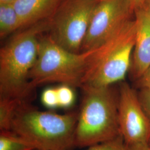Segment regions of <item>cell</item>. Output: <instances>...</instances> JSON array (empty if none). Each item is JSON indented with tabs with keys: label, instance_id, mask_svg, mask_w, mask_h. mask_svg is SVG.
Masks as SVG:
<instances>
[{
	"label": "cell",
	"instance_id": "obj_1",
	"mask_svg": "<svg viewBox=\"0 0 150 150\" xmlns=\"http://www.w3.org/2000/svg\"><path fill=\"white\" fill-rule=\"evenodd\" d=\"M50 19L26 27L0 50V98L28 102L34 90L29 74L38 57L39 38Z\"/></svg>",
	"mask_w": 150,
	"mask_h": 150
},
{
	"label": "cell",
	"instance_id": "obj_2",
	"mask_svg": "<svg viewBox=\"0 0 150 150\" xmlns=\"http://www.w3.org/2000/svg\"><path fill=\"white\" fill-rule=\"evenodd\" d=\"M78 113L43 111L20 102L11 117L9 130L26 140L36 150H70L75 146Z\"/></svg>",
	"mask_w": 150,
	"mask_h": 150
},
{
	"label": "cell",
	"instance_id": "obj_3",
	"mask_svg": "<svg viewBox=\"0 0 150 150\" xmlns=\"http://www.w3.org/2000/svg\"><path fill=\"white\" fill-rule=\"evenodd\" d=\"M136 31L134 17L92 50L81 87H107L124 80L131 66Z\"/></svg>",
	"mask_w": 150,
	"mask_h": 150
},
{
	"label": "cell",
	"instance_id": "obj_4",
	"mask_svg": "<svg viewBox=\"0 0 150 150\" xmlns=\"http://www.w3.org/2000/svg\"><path fill=\"white\" fill-rule=\"evenodd\" d=\"M81 88L83 96L75 131V146L89 147L121 134L118 97L111 86Z\"/></svg>",
	"mask_w": 150,
	"mask_h": 150
},
{
	"label": "cell",
	"instance_id": "obj_5",
	"mask_svg": "<svg viewBox=\"0 0 150 150\" xmlns=\"http://www.w3.org/2000/svg\"><path fill=\"white\" fill-rule=\"evenodd\" d=\"M92 50L80 53L70 52L51 37L39 38L37 59L29 74L32 86L58 82L72 87H81Z\"/></svg>",
	"mask_w": 150,
	"mask_h": 150
},
{
	"label": "cell",
	"instance_id": "obj_6",
	"mask_svg": "<svg viewBox=\"0 0 150 150\" xmlns=\"http://www.w3.org/2000/svg\"><path fill=\"white\" fill-rule=\"evenodd\" d=\"M98 0H64L50 21L48 35L70 52H81L94 7Z\"/></svg>",
	"mask_w": 150,
	"mask_h": 150
},
{
	"label": "cell",
	"instance_id": "obj_7",
	"mask_svg": "<svg viewBox=\"0 0 150 150\" xmlns=\"http://www.w3.org/2000/svg\"><path fill=\"white\" fill-rule=\"evenodd\" d=\"M134 13L129 0H98L92 13L81 52L97 47L132 19Z\"/></svg>",
	"mask_w": 150,
	"mask_h": 150
},
{
	"label": "cell",
	"instance_id": "obj_8",
	"mask_svg": "<svg viewBox=\"0 0 150 150\" xmlns=\"http://www.w3.org/2000/svg\"><path fill=\"white\" fill-rule=\"evenodd\" d=\"M118 121L120 134L129 147L149 143L150 121L137 92L126 82H122L119 88Z\"/></svg>",
	"mask_w": 150,
	"mask_h": 150
},
{
	"label": "cell",
	"instance_id": "obj_9",
	"mask_svg": "<svg viewBox=\"0 0 150 150\" xmlns=\"http://www.w3.org/2000/svg\"><path fill=\"white\" fill-rule=\"evenodd\" d=\"M136 38L129 71L139 80L150 65V13L144 7L134 11Z\"/></svg>",
	"mask_w": 150,
	"mask_h": 150
},
{
	"label": "cell",
	"instance_id": "obj_10",
	"mask_svg": "<svg viewBox=\"0 0 150 150\" xmlns=\"http://www.w3.org/2000/svg\"><path fill=\"white\" fill-rule=\"evenodd\" d=\"M64 0H15L12 4L23 27L51 19Z\"/></svg>",
	"mask_w": 150,
	"mask_h": 150
},
{
	"label": "cell",
	"instance_id": "obj_11",
	"mask_svg": "<svg viewBox=\"0 0 150 150\" xmlns=\"http://www.w3.org/2000/svg\"><path fill=\"white\" fill-rule=\"evenodd\" d=\"M23 27L22 21L12 3L0 4V37L1 38Z\"/></svg>",
	"mask_w": 150,
	"mask_h": 150
},
{
	"label": "cell",
	"instance_id": "obj_12",
	"mask_svg": "<svg viewBox=\"0 0 150 150\" xmlns=\"http://www.w3.org/2000/svg\"><path fill=\"white\" fill-rule=\"evenodd\" d=\"M0 150H36V148L11 131H1Z\"/></svg>",
	"mask_w": 150,
	"mask_h": 150
},
{
	"label": "cell",
	"instance_id": "obj_13",
	"mask_svg": "<svg viewBox=\"0 0 150 150\" xmlns=\"http://www.w3.org/2000/svg\"><path fill=\"white\" fill-rule=\"evenodd\" d=\"M21 102L16 100L0 98L1 131H8L12 113L17 105Z\"/></svg>",
	"mask_w": 150,
	"mask_h": 150
},
{
	"label": "cell",
	"instance_id": "obj_14",
	"mask_svg": "<svg viewBox=\"0 0 150 150\" xmlns=\"http://www.w3.org/2000/svg\"><path fill=\"white\" fill-rule=\"evenodd\" d=\"M87 150H129V146L120 134L113 139L89 146Z\"/></svg>",
	"mask_w": 150,
	"mask_h": 150
},
{
	"label": "cell",
	"instance_id": "obj_15",
	"mask_svg": "<svg viewBox=\"0 0 150 150\" xmlns=\"http://www.w3.org/2000/svg\"><path fill=\"white\" fill-rule=\"evenodd\" d=\"M58 97L59 107H69L75 101V94L72 87L62 85L56 88Z\"/></svg>",
	"mask_w": 150,
	"mask_h": 150
},
{
	"label": "cell",
	"instance_id": "obj_16",
	"mask_svg": "<svg viewBox=\"0 0 150 150\" xmlns=\"http://www.w3.org/2000/svg\"><path fill=\"white\" fill-rule=\"evenodd\" d=\"M41 100L43 105L48 108H53L59 107L56 88H49L46 89L42 92Z\"/></svg>",
	"mask_w": 150,
	"mask_h": 150
},
{
	"label": "cell",
	"instance_id": "obj_17",
	"mask_svg": "<svg viewBox=\"0 0 150 150\" xmlns=\"http://www.w3.org/2000/svg\"><path fill=\"white\" fill-rule=\"evenodd\" d=\"M139 102L150 122V87L140 86V90L137 92Z\"/></svg>",
	"mask_w": 150,
	"mask_h": 150
},
{
	"label": "cell",
	"instance_id": "obj_18",
	"mask_svg": "<svg viewBox=\"0 0 150 150\" xmlns=\"http://www.w3.org/2000/svg\"><path fill=\"white\" fill-rule=\"evenodd\" d=\"M138 81L140 86H148L150 87V65Z\"/></svg>",
	"mask_w": 150,
	"mask_h": 150
},
{
	"label": "cell",
	"instance_id": "obj_19",
	"mask_svg": "<svg viewBox=\"0 0 150 150\" xmlns=\"http://www.w3.org/2000/svg\"><path fill=\"white\" fill-rule=\"evenodd\" d=\"M129 1L135 11L137 9H139L144 6L146 0H129Z\"/></svg>",
	"mask_w": 150,
	"mask_h": 150
},
{
	"label": "cell",
	"instance_id": "obj_20",
	"mask_svg": "<svg viewBox=\"0 0 150 150\" xmlns=\"http://www.w3.org/2000/svg\"><path fill=\"white\" fill-rule=\"evenodd\" d=\"M129 150H150V148L149 144H145L129 146Z\"/></svg>",
	"mask_w": 150,
	"mask_h": 150
},
{
	"label": "cell",
	"instance_id": "obj_21",
	"mask_svg": "<svg viewBox=\"0 0 150 150\" xmlns=\"http://www.w3.org/2000/svg\"><path fill=\"white\" fill-rule=\"evenodd\" d=\"M144 7L146 9V10L150 13V0H146L145 1V5Z\"/></svg>",
	"mask_w": 150,
	"mask_h": 150
},
{
	"label": "cell",
	"instance_id": "obj_22",
	"mask_svg": "<svg viewBox=\"0 0 150 150\" xmlns=\"http://www.w3.org/2000/svg\"><path fill=\"white\" fill-rule=\"evenodd\" d=\"M14 1H15V0H0V4L12 3Z\"/></svg>",
	"mask_w": 150,
	"mask_h": 150
},
{
	"label": "cell",
	"instance_id": "obj_23",
	"mask_svg": "<svg viewBox=\"0 0 150 150\" xmlns=\"http://www.w3.org/2000/svg\"><path fill=\"white\" fill-rule=\"evenodd\" d=\"M149 146H150V141H149Z\"/></svg>",
	"mask_w": 150,
	"mask_h": 150
},
{
	"label": "cell",
	"instance_id": "obj_24",
	"mask_svg": "<svg viewBox=\"0 0 150 150\" xmlns=\"http://www.w3.org/2000/svg\"></svg>",
	"mask_w": 150,
	"mask_h": 150
}]
</instances>
